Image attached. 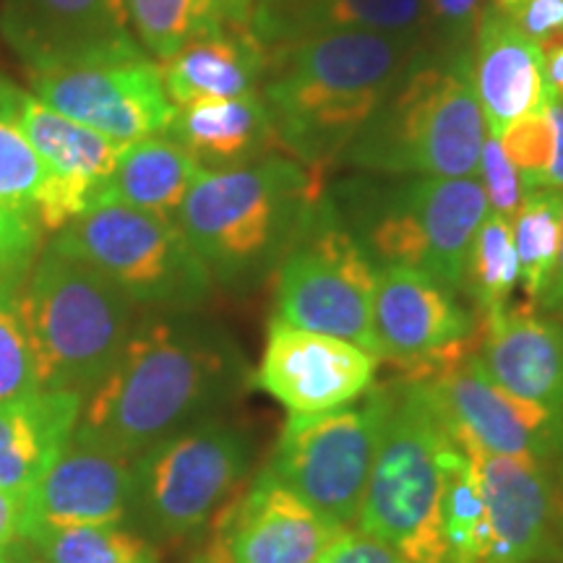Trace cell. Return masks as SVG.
Instances as JSON below:
<instances>
[{
	"label": "cell",
	"instance_id": "1",
	"mask_svg": "<svg viewBox=\"0 0 563 563\" xmlns=\"http://www.w3.org/2000/svg\"><path fill=\"white\" fill-rule=\"evenodd\" d=\"M249 376L222 329L188 311H154L133 323L121 357L84 397L74 439L136 460L235 397Z\"/></svg>",
	"mask_w": 563,
	"mask_h": 563
},
{
	"label": "cell",
	"instance_id": "2",
	"mask_svg": "<svg viewBox=\"0 0 563 563\" xmlns=\"http://www.w3.org/2000/svg\"><path fill=\"white\" fill-rule=\"evenodd\" d=\"M426 42L327 32L272 53L262 97L282 152L327 173L402 79Z\"/></svg>",
	"mask_w": 563,
	"mask_h": 563
},
{
	"label": "cell",
	"instance_id": "3",
	"mask_svg": "<svg viewBox=\"0 0 563 563\" xmlns=\"http://www.w3.org/2000/svg\"><path fill=\"white\" fill-rule=\"evenodd\" d=\"M323 175L285 152L232 170H201L175 222L214 285L253 290L277 274L323 199Z\"/></svg>",
	"mask_w": 563,
	"mask_h": 563
},
{
	"label": "cell",
	"instance_id": "4",
	"mask_svg": "<svg viewBox=\"0 0 563 563\" xmlns=\"http://www.w3.org/2000/svg\"><path fill=\"white\" fill-rule=\"evenodd\" d=\"M483 144L470 45L422 47L340 162L371 175L475 178Z\"/></svg>",
	"mask_w": 563,
	"mask_h": 563
},
{
	"label": "cell",
	"instance_id": "5",
	"mask_svg": "<svg viewBox=\"0 0 563 563\" xmlns=\"http://www.w3.org/2000/svg\"><path fill=\"white\" fill-rule=\"evenodd\" d=\"M329 196L373 264L410 266L462 295L470 245L488 214L481 180L373 175Z\"/></svg>",
	"mask_w": 563,
	"mask_h": 563
},
{
	"label": "cell",
	"instance_id": "6",
	"mask_svg": "<svg viewBox=\"0 0 563 563\" xmlns=\"http://www.w3.org/2000/svg\"><path fill=\"white\" fill-rule=\"evenodd\" d=\"M133 308L136 302L104 274L47 243L21 282L40 389L87 397L121 357Z\"/></svg>",
	"mask_w": 563,
	"mask_h": 563
},
{
	"label": "cell",
	"instance_id": "7",
	"mask_svg": "<svg viewBox=\"0 0 563 563\" xmlns=\"http://www.w3.org/2000/svg\"><path fill=\"white\" fill-rule=\"evenodd\" d=\"M454 446L431 391L391 382V407L365 488L357 530L382 540L407 563H446L441 496Z\"/></svg>",
	"mask_w": 563,
	"mask_h": 563
},
{
	"label": "cell",
	"instance_id": "8",
	"mask_svg": "<svg viewBox=\"0 0 563 563\" xmlns=\"http://www.w3.org/2000/svg\"><path fill=\"white\" fill-rule=\"evenodd\" d=\"M121 287L136 306L191 311L214 290V279L175 217L123 203H95L51 241Z\"/></svg>",
	"mask_w": 563,
	"mask_h": 563
},
{
	"label": "cell",
	"instance_id": "9",
	"mask_svg": "<svg viewBox=\"0 0 563 563\" xmlns=\"http://www.w3.org/2000/svg\"><path fill=\"white\" fill-rule=\"evenodd\" d=\"M251 439L232 422L203 418L133 460V514L157 538H194L241 496Z\"/></svg>",
	"mask_w": 563,
	"mask_h": 563
},
{
	"label": "cell",
	"instance_id": "10",
	"mask_svg": "<svg viewBox=\"0 0 563 563\" xmlns=\"http://www.w3.org/2000/svg\"><path fill=\"white\" fill-rule=\"evenodd\" d=\"M373 290L376 264L344 224L327 188L274 274V319L352 342L378 357Z\"/></svg>",
	"mask_w": 563,
	"mask_h": 563
},
{
	"label": "cell",
	"instance_id": "11",
	"mask_svg": "<svg viewBox=\"0 0 563 563\" xmlns=\"http://www.w3.org/2000/svg\"><path fill=\"white\" fill-rule=\"evenodd\" d=\"M391 407V382L373 384L361 402L319 415H290L269 473L332 522L357 525Z\"/></svg>",
	"mask_w": 563,
	"mask_h": 563
},
{
	"label": "cell",
	"instance_id": "12",
	"mask_svg": "<svg viewBox=\"0 0 563 563\" xmlns=\"http://www.w3.org/2000/svg\"><path fill=\"white\" fill-rule=\"evenodd\" d=\"M30 91L60 115L118 144L167 133L175 115L159 63L141 42L68 66L34 70Z\"/></svg>",
	"mask_w": 563,
	"mask_h": 563
},
{
	"label": "cell",
	"instance_id": "13",
	"mask_svg": "<svg viewBox=\"0 0 563 563\" xmlns=\"http://www.w3.org/2000/svg\"><path fill=\"white\" fill-rule=\"evenodd\" d=\"M373 336L378 361L391 363L402 382H426L433 373L477 350V316L462 295L410 266H376Z\"/></svg>",
	"mask_w": 563,
	"mask_h": 563
},
{
	"label": "cell",
	"instance_id": "14",
	"mask_svg": "<svg viewBox=\"0 0 563 563\" xmlns=\"http://www.w3.org/2000/svg\"><path fill=\"white\" fill-rule=\"evenodd\" d=\"M454 435L485 452L540 464L563 462V418L506 391L485 373L477 350L420 382Z\"/></svg>",
	"mask_w": 563,
	"mask_h": 563
},
{
	"label": "cell",
	"instance_id": "15",
	"mask_svg": "<svg viewBox=\"0 0 563 563\" xmlns=\"http://www.w3.org/2000/svg\"><path fill=\"white\" fill-rule=\"evenodd\" d=\"M378 357L357 344L272 319L253 386L290 415L336 410L376 384Z\"/></svg>",
	"mask_w": 563,
	"mask_h": 563
},
{
	"label": "cell",
	"instance_id": "16",
	"mask_svg": "<svg viewBox=\"0 0 563 563\" xmlns=\"http://www.w3.org/2000/svg\"><path fill=\"white\" fill-rule=\"evenodd\" d=\"M454 441L473 462L481 485L490 530L485 563H538L553 559L561 496L548 473V464L485 452L462 435H454Z\"/></svg>",
	"mask_w": 563,
	"mask_h": 563
},
{
	"label": "cell",
	"instance_id": "17",
	"mask_svg": "<svg viewBox=\"0 0 563 563\" xmlns=\"http://www.w3.org/2000/svg\"><path fill=\"white\" fill-rule=\"evenodd\" d=\"M211 527L228 543L232 563H319L347 532V527L308 506L266 467Z\"/></svg>",
	"mask_w": 563,
	"mask_h": 563
},
{
	"label": "cell",
	"instance_id": "18",
	"mask_svg": "<svg viewBox=\"0 0 563 563\" xmlns=\"http://www.w3.org/2000/svg\"><path fill=\"white\" fill-rule=\"evenodd\" d=\"M0 37L26 74L139 42L125 0H0Z\"/></svg>",
	"mask_w": 563,
	"mask_h": 563
},
{
	"label": "cell",
	"instance_id": "19",
	"mask_svg": "<svg viewBox=\"0 0 563 563\" xmlns=\"http://www.w3.org/2000/svg\"><path fill=\"white\" fill-rule=\"evenodd\" d=\"M21 125L51 178V194L37 222L55 235L95 207L125 144L60 115L32 91L21 95Z\"/></svg>",
	"mask_w": 563,
	"mask_h": 563
},
{
	"label": "cell",
	"instance_id": "20",
	"mask_svg": "<svg viewBox=\"0 0 563 563\" xmlns=\"http://www.w3.org/2000/svg\"><path fill=\"white\" fill-rule=\"evenodd\" d=\"M24 498L26 534L63 527H123L133 514V460L70 439Z\"/></svg>",
	"mask_w": 563,
	"mask_h": 563
},
{
	"label": "cell",
	"instance_id": "21",
	"mask_svg": "<svg viewBox=\"0 0 563 563\" xmlns=\"http://www.w3.org/2000/svg\"><path fill=\"white\" fill-rule=\"evenodd\" d=\"M470 76L490 136H501L514 123L543 110L551 95L543 47L493 5H485L475 21Z\"/></svg>",
	"mask_w": 563,
	"mask_h": 563
},
{
	"label": "cell",
	"instance_id": "22",
	"mask_svg": "<svg viewBox=\"0 0 563 563\" xmlns=\"http://www.w3.org/2000/svg\"><path fill=\"white\" fill-rule=\"evenodd\" d=\"M477 357L501 389L563 418V321L538 308L509 306L477 319Z\"/></svg>",
	"mask_w": 563,
	"mask_h": 563
},
{
	"label": "cell",
	"instance_id": "23",
	"mask_svg": "<svg viewBox=\"0 0 563 563\" xmlns=\"http://www.w3.org/2000/svg\"><path fill=\"white\" fill-rule=\"evenodd\" d=\"M249 26L269 55L327 32H376L426 42L422 0H253Z\"/></svg>",
	"mask_w": 563,
	"mask_h": 563
},
{
	"label": "cell",
	"instance_id": "24",
	"mask_svg": "<svg viewBox=\"0 0 563 563\" xmlns=\"http://www.w3.org/2000/svg\"><path fill=\"white\" fill-rule=\"evenodd\" d=\"M272 55L264 42L243 21H228L220 30L201 34L157 60L167 97L175 108L199 100H230V97L262 91Z\"/></svg>",
	"mask_w": 563,
	"mask_h": 563
},
{
	"label": "cell",
	"instance_id": "25",
	"mask_svg": "<svg viewBox=\"0 0 563 563\" xmlns=\"http://www.w3.org/2000/svg\"><path fill=\"white\" fill-rule=\"evenodd\" d=\"M81 405V394L55 389L0 402V490L34 488L74 439Z\"/></svg>",
	"mask_w": 563,
	"mask_h": 563
},
{
	"label": "cell",
	"instance_id": "26",
	"mask_svg": "<svg viewBox=\"0 0 563 563\" xmlns=\"http://www.w3.org/2000/svg\"><path fill=\"white\" fill-rule=\"evenodd\" d=\"M203 170H232L282 152L262 91L175 108L167 129Z\"/></svg>",
	"mask_w": 563,
	"mask_h": 563
},
{
	"label": "cell",
	"instance_id": "27",
	"mask_svg": "<svg viewBox=\"0 0 563 563\" xmlns=\"http://www.w3.org/2000/svg\"><path fill=\"white\" fill-rule=\"evenodd\" d=\"M203 167L167 133L131 141L121 150L115 170L95 203L123 207L175 217L188 188Z\"/></svg>",
	"mask_w": 563,
	"mask_h": 563
},
{
	"label": "cell",
	"instance_id": "28",
	"mask_svg": "<svg viewBox=\"0 0 563 563\" xmlns=\"http://www.w3.org/2000/svg\"><path fill=\"white\" fill-rule=\"evenodd\" d=\"M125 5L133 34L154 60L170 58L186 42L228 21H243L232 0H125Z\"/></svg>",
	"mask_w": 563,
	"mask_h": 563
},
{
	"label": "cell",
	"instance_id": "29",
	"mask_svg": "<svg viewBox=\"0 0 563 563\" xmlns=\"http://www.w3.org/2000/svg\"><path fill=\"white\" fill-rule=\"evenodd\" d=\"M16 84L0 76V203L37 220L51 194V178L21 125Z\"/></svg>",
	"mask_w": 563,
	"mask_h": 563
},
{
	"label": "cell",
	"instance_id": "30",
	"mask_svg": "<svg viewBox=\"0 0 563 563\" xmlns=\"http://www.w3.org/2000/svg\"><path fill=\"white\" fill-rule=\"evenodd\" d=\"M441 534L446 545V563H485L490 548V530L473 462L454 441L446 456L441 496Z\"/></svg>",
	"mask_w": 563,
	"mask_h": 563
},
{
	"label": "cell",
	"instance_id": "31",
	"mask_svg": "<svg viewBox=\"0 0 563 563\" xmlns=\"http://www.w3.org/2000/svg\"><path fill=\"white\" fill-rule=\"evenodd\" d=\"M517 285L519 262L514 251L511 220L488 211L470 245L462 295L473 300L477 319H488L511 306Z\"/></svg>",
	"mask_w": 563,
	"mask_h": 563
},
{
	"label": "cell",
	"instance_id": "32",
	"mask_svg": "<svg viewBox=\"0 0 563 563\" xmlns=\"http://www.w3.org/2000/svg\"><path fill=\"white\" fill-rule=\"evenodd\" d=\"M563 191L538 188L525 196L522 207L511 217L514 251L519 262V287L530 306L540 300L551 279L561 245Z\"/></svg>",
	"mask_w": 563,
	"mask_h": 563
},
{
	"label": "cell",
	"instance_id": "33",
	"mask_svg": "<svg viewBox=\"0 0 563 563\" xmlns=\"http://www.w3.org/2000/svg\"><path fill=\"white\" fill-rule=\"evenodd\" d=\"M24 543L47 563H159L157 548L112 525L34 530Z\"/></svg>",
	"mask_w": 563,
	"mask_h": 563
},
{
	"label": "cell",
	"instance_id": "34",
	"mask_svg": "<svg viewBox=\"0 0 563 563\" xmlns=\"http://www.w3.org/2000/svg\"><path fill=\"white\" fill-rule=\"evenodd\" d=\"M40 391L24 316L21 285L0 282V402Z\"/></svg>",
	"mask_w": 563,
	"mask_h": 563
},
{
	"label": "cell",
	"instance_id": "35",
	"mask_svg": "<svg viewBox=\"0 0 563 563\" xmlns=\"http://www.w3.org/2000/svg\"><path fill=\"white\" fill-rule=\"evenodd\" d=\"M477 180H481L485 201H488V211L511 220L522 207L527 188L498 136H485L481 159H477Z\"/></svg>",
	"mask_w": 563,
	"mask_h": 563
},
{
	"label": "cell",
	"instance_id": "36",
	"mask_svg": "<svg viewBox=\"0 0 563 563\" xmlns=\"http://www.w3.org/2000/svg\"><path fill=\"white\" fill-rule=\"evenodd\" d=\"M40 222L0 203V282L21 285L40 253Z\"/></svg>",
	"mask_w": 563,
	"mask_h": 563
},
{
	"label": "cell",
	"instance_id": "37",
	"mask_svg": "<svg viewBox=\"0 0 563 563\" xmlns=\"http://www.w3.org/2000/svg\"><path fill=\"white\" fill-rule=\"evenodd\" d=\"M488 5L540 47L563 40V0H490Z\"/></svg>",
	"mask_w": 563,
	"mask_h": 563
},
{
	"label": "cell",
	"instance_id": "38",
	"mask_svg": "<svg viewBox=\"0 0 563 563\" xmlns=\"http://www.w3.org/2000/svg\"><path fill=\"white\" fill-rule=\"evenodd\" d=\"M428 26H439L441 37H449L446 47H462L475 30V21L485 9V0H422Z\"/></svg>",
	"mask_w": 563,
	"mask_h": 563
},
{
	"label": "cell",
	"instance_id": "39",
	"mask_svg": "<svg viewBox=\"0 0 563 563\" xmlns=\"http://www.w3.org/2000/svg\"><path fill=\"white\" fill-rule=\"evenodd\" d=\"M319 563H407L397 551L382 540L361 530H347L321 555Z\"/></svg>",
	"mask_w": 563,
	"mask_h": 563
},
{
	"label": "cell",
	"instance_id": "40",
	"mask_svg": "<svg viewBox=\"0 0 563 563\" xmlns=\"http://www.w3.org/2000/svg\"><path fill=\"white\" fill-rule=\"evenodd\" d=\"M545 115L548 123H551V159H548L543 186L563 191V100L548 95Z\"/></svg>",
	"mask_w": 563,
	"mask_h": 563
},
{
	"label": "cell",
	"instance_id": "41",
	"mask_svg": "<svg viewBox=\"0 0 563 563\" xmlns=\"http://www.w3.org/2000/svg\"><path fill=\"white\" fill-rule=\"evenodd\" d=\"M26 534V498L0 490V551L16 545Z\"/></svg>",
	"mask_w": 563,
	"mask_h": 563
},
{
	"label": "cell",
	"instance_id": "42",
	"mask_svg": "<svg viewBox=\"0 0 563 563\" xmlns=\"http://www.w3.org/2000/svg\"><path fill=\"white\" fill-rule=\"evenodd\" d=\"M540 313L548 316H563V224H561V245H559V256H555L551 279H548L543 295L540 300L534 302Z\"/></svg>",
	"mask_w": 563,
	"mask_h": 563
},
{
	"label": "cell",
	"instance_id": "43",
	"mask_svg": "<svg viewBox=\"0 0 563 563\" xmlns=\"http://www.w3.org/2000/svg\"><path fill=\"white\" fill-rule=\"evenodd\" d=\"M543 55H545L548 89H551V95L563 100V40L543 47Z\"/></svg>",
	"mask_w": 563,
	"mask_h": 563
},
{
	"label": "cell",
	"instance_id": "44",
	"mask_svg": "<svg viewBox=\"0 0 563 563\" xmlns=\"http://www.w3.org/2000/svg\"><path fill=\"white\" fill-rule=\"evenodd\" d=\"M194 563H232L228 543H224V538L220 532L214 530V534H211V540H209V545L203 548L199 555H196Z\"/></svg>",
	"mask_w": 563,
	"mask_h": 563
},
{
	"label": "cell",
	"instance_id": "45",
	"mask_svg": "<svg viewBox=\"0 0 563 563\" xmlns=\"http://www.w3.org/2000/svg\"><path fill=\"white\" fill-rule=\"evenodd\" d=\"M553 561L563 563V496H561V506H559V519H555V551H553Z\"/></svg>",
	"mask_w": 563,
	"mask_h": 563
},
{
	"label": "cell",
	"instance_id": "46",
	"mask_svg": "<svg viewBox=\"0 0 563 563\" xmlns=\"http://www.w3.org/2000/svg\"><path fill=\"white\" fill-rule=\"evenodd\" d=\"M0 563H24V543H16L0 551Z\"/></svg>",
	"mask_w": 563,
	"mask_h": 563
},
{
	"label": "cell",
	"instance_id": "47",
	"mask_svg": "<svg viewBox=\"0 0 563 563\" xmlns=\"http://www.w3.org/2000/svg\"><path fill=\"white\" fill-rule=\"evenodd\" d=\"M232 5H235L238 16H241V19L245 21V24H249V13H251L253 0H232Z\"/></svg>",
	"mask_w": 563,
	"mask_h": 563
},
{
	"label": "cell",
	"instance_id": "48",
	"mask_svg": "<svg viewBox=\"0 0 563 563\" xmlns=\"http://www.w3.org/2000/svg\"><path fill=\"white\" fill-rule=\"evenodd\" d=\"M24 563H47V561H45V559H42V555H37V553H34V551H32V548L24 543Z\"/></svg>",
	"mask_w": 563,
	"mask_h": 563
},
{
	"label": "cell",
	"instance_id": "49",
	"mask_svg": "<svg viewBox=\"0 0 563 563\" xmlns=\"http://www.w3.org/2000/svg\"><path fill=\"white\" fill-rule=\"evenodd\" d=\"M559 488L563 490V462H559Z\"/></svg>",
	"mask_w": 563,
	"mask_h": 563
}]
</instances>
